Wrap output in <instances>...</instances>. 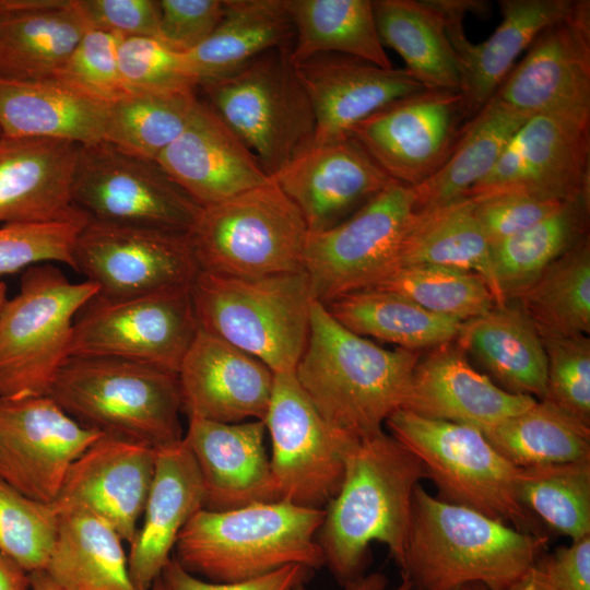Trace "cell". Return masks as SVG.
<instances>
[{
  "label": "cell",
  "instance_id": "6da1fadb",
  "mask_svg": "<svg viewBox=\"0 0 590 590\" xmlns=\"http://www.w3.org/2000/svg\"><path fill=\"white\" fill-rule=\"evenodd\" d=\"M423 479L417 457L384 430L350 445L342 485L323 508L317 533L324 566L342 587L366 574L373 542L386 545L402 566L413 494Z\"/></svg>",
  "mask_w": 590,
  "mask_h": 590
},
{
  "label": "cell",
  "instance_id": "7a4b0ae2",
  "mask_svg": "<svg viewBox=\"0 0 590 590\" xmlns=\"http://www.w3.org/2000/svg\"><path fill=\"white\" fill-rule=\"evenodd\" d=\"M547 543V534L522 531L444 502L418 484L401 576L414 590H448L470 582L511 590Z\"/></svg>",
  "mask_w": 590,
  "mask_h": 590
},
{
  "label": "cell",
  "instance_id": "3957f363",
  "mask_svg": "<svg viewBox=\"0 0 590 590\" xmlns=\"http://www.w3.org/2000/svg\"><path fill=\"white\" fill-rule=\"evenodd\" d=\"M421 354L377 345L343 327L316 300L294 374L330 425L363 437L384 430L387 418L402 408Z\"/></svg>",
  "mask_w": 590,
  "mask_h": 590
},
{
  "label": "cell",
  "instance_id": "277c9868",
  "mask_svg": "<svg viewBox=\"0 0 590 590\" xmlns=\"http://www.w3.org/2000/svg\"><path fill=\"white\" fill-rule=\"evenodd\" d=\"M324 509L287 500L213 511L200 509L180 531L173 557L201 579L229 583L258 578L287 565L324 566L317 542Z\"/></svg>",
  "mask_w": 590,
  "mask_h": 590
},
{
  "label": "cell",
  "instance_id": "5b68a950",
  "mask_svg": "<svg viewBox=\"0 0 590 590\" xmlns=\"http://www.w3.org/2000/svg\"><path fill=\"white\" fill-rule=\"evenodd\" d=\"M81 425L158 448L182 439L178 374L140 363L70 356L48 393Z\"/></svg>",
  "mask_w": 590,
  "mask_h": 590
},
{
  "label": "cell",
  "instance_id": "8992f818",
  "mask_svg": "<svg viewBox=\"0 0 590 590\" xmlns=\"http://www.w3.org/2000/svg\"><path fill=\"white\" fill-rule=\"evenodd\" d=\"M190 292L199 329L258 358L274 375L294 373L316 302L305 271L253 279L199 271Z\"/></svg>",
  "mask_w": 590,
  "mask_h": 590
},
{
  "label": "cell",
  "instance_id": "52a82bcc",
  "mask_svg": "<svg viewBox=\"0 0 590 590\" xmlns=\"http://www.w3.org/2000/svg\"><path fill=\"white\" fill-rule=\"evenodd\" d=\"M290 51V46L268 50L198 85L203 101L270 177L310 146L315 135L312 107Z\"/></svg>",
  "mask_w": 590,
  "mask_h": 590
},
{
  "label": "cell",
  "instance_id": "ba28073f",
  "mask_svg": "<svg viewBox=\"0 0 590 590\" xmlns=\"http://www.w3.org/2000/svg\"><path fill=\"white\" fill-rule=\"evenodd\" d=\"M307 225L270 179L201 208L188 233L200 271L253 279L304 271Z\"/></svg>",
  "mask_w": 590,
  "mask_h": 590
},
{
  "label": "cell",
  "instance_id": "9c48e42d",
  "mask_svg": "<svg viewBox=\"0 0 590 590\" xmlns=\"http://www.w3.org/2000/svg\"><path fill=\"white\" fill-rule=\"evenodd\" d=\"M389 434L413 452L439 499L479 511L519 530L546 534L520 504L518 468L480 430L399 409L386 421Z\"/></svg>",
  "mask_w": 590,
  "mask_h": 590
},
{
  "label": "cell",
  "instance_id": "30bf717a",
  "mask_svg": "<svg viewBox=\"0 0 590 590\" xmlns=\"http://www.w3.org/2000/svg\"><path fill=\"white\" fill-rule=\"evenodd\" d=\"M96 294L52 263L23 271L0 316V398L48 396L70 357L74 319Z\"/></svg>",
  "mask_w": 590,
  "mask_h": 590
},
{
  "label": "cell",
  "instance_id": "8fae6325",
  "mask_svg": "<svg viewBox=\"0 0 590 590\" xmlns=\"http://www.w3.org/2000/svg\"><path fill=\"white\" fill-rule=\"evenodd\" d=\"M72 203L87 221L182 234L201 210L156 161L105 140L79 144Z\"/></svg>",
  "mask_w": 590,
  "mask_h": 590
},
{
  "label": "cell",
  "instance_id": "7c38bea8",
  "mask_svg": "<svg viewBox=\"0 0 590 590\" xmlns=\"http://www.w3.org/2000/svg\"><path fill=\"white\" fill-rule=\"evenodd\" d=\"M413 211V188L393 181L335 226L308 232L304 271L315 299L324 305L375 287L397 269Z\"/></svg>",
  "mask_w": 590,
  "mask_h": 590
},
{
  "label": "cell",
  "instance_id": "4fadbf2b",
  "mask_svg": "<svg viewBox=\"0 0 590 590\" xmlns=\"http://www.w3.org/2000/svg\"><path fill=\"white\" fill-rule=\"evenodd\" d=\"M190 287L123 299L93 296L74 319L70 356L118 358L178 374L199 330Z\"/></svg>",
  "mask_w": 590,
  "mask_h": 590
},
{
  "label": "cell",
  "instance_id": "5bb4252c",
  "mask_svg": "<svg viewBox=\"0 0 590 590\" xmlns=\"http://www.w3.org/2000/svg\"><path fill=\"white\" fill-rule=\"evenodd\" d=\"M505 192L564 202L590 196V105L529 117L467 198Z\"/></svg>",
  "mask_w": 590,
  "mask_h": 590
},
{
  "label": "cell",
  "instance_id": "9a60e30c",
  "mask_svg": "<svg viewBox=\"0 0 590 590\" xmlns=\"http://www.w3.org/2000/svg\"><path fill=\"white\" fill-rule=\"evenodd\" d=\"M264 423L280 499L323 509L340 491L345 452L356 437L333 427L319 414L294 373L274 375Z\"/></svg>",
  "mask_w": 590,
  "mask_h": 590
},
{
  "label": "cell",
  "instance_id": "2e32d148",
  "mask_svg": "<svg viewBox=\"0 0 590 590\" xmlns=\"http://www.w3.org/2000/svg\"><path fill=\"white\" fill-rule=\"evenodd\" d=\"M73 269L107 299L191 286L200 271L188 234L94 221L76 237Z\"/></svg>",
  "mask_w": 590,
  "mask_h": 590
},
{
  "label": "cell",
  "instance_id": "e0dca14e",
  "mask_svg": "<svg viewBox=\"0 0 590 590\" xmlns=\"http://www.w3.org/2000/svg\"><path fill=\"white\" fill-rule=\"evenodd\" d=\"M469 119L460 91L425 88L385 105L349 135L392 180L416 187L445 163Z\"/></svg>",
  "mask_w": 590,
  "mask_h": 590
},
{
  "label": "cell",
  "instance_id": "ac0fdd59",
  "mask_svg": "<svg viewBox=\"0 0 590 590\" xmlns=\"http://www.w3.org/2000/svg\"><path fill=\"white\" fill-rule=\"evenodd\" d=\"M101 436L49 396L0 398V479L52 504L72 463Z\"/></svg>",
  "mask_w": 590,
  "mask_h": 590
},
{
  "label": "cell",
  "instance_id": "d6986e66",
  "mask_svg": "<svg viewBox=\"0 0 590 590\" xmlns=\"http://www.w3.org/2000/svg\"><path fill=\"white\" fill-rule=\"evenodd\" d=\"M493 97L528 117L590 105V2L544 28Z\"/></svg>",
  "mask_w": 590,
  "mask_h": 590
},
{
  "label": "cell",
  "instance_id": "ffe728a7",
  "mask_svg": "<svg viewBox=\"0 0 590 590\" xmlns=\"http://www.w3.org/2000/svg\"><path fill=\"white\" fill-rule=\"evenodd\" d=\"M271 179L296 205L308 232L335 226L394 181L350 135L311 144Z\"/></svg>",
  "mask_w": 590,
  "mask_h": 590
},
{
  "label": "cell",
  "instance_id": "44dd1931",
  "mask_svg": "<svg viewBox=\"0 0 590 590\" xmlns=\"http://www.w3.org/2000/svg\"><path fill=\"white\" fill-rule=\"evenodd\" d=\"M449 40L457 54L465 109L471 118L495 94L507 74L535 37L564 17L575 0H500L503 20L483 43L473 44L465 36L463 19L468 11L482 9L483 2L435 0Z\"/></svg>",
  "mask_w": 590,
  "mask_h": 590
},
{
  "label": "cell",
  "instance_id": "7402d4cb",
  "mask_svg": "<svg viewBox=\"0 0 590 590\" xmlns=\"http://www.w3.org/2000/svg\"><path fill=\"white\" fill-rule=\"evenodd\" d=\"M155 469V448L101 436L70 467L52 503L57 512L84 510L109 522L129 544Z\"/></svg>",
  "mask_w": 590,
  "mask_h": 590
},
{
  "label": "cell",
  "instance_id": "603a6c76",
  "mask_svg": "<svg viewBox=\"0 0 590 590\" xmlns=\"http://www.w3.org/2000/svg\"><path fill=\"white\" fill-rule=\"evenodd\" d=\"M182 411L220 423L264 421L273 371L258 358L198 330L178 370Z\"/></svg>",
  "mask_w": 590,
  "mask_h": 590
},
{
  "label": "cell",
  "instance_id": "cb8c5ba5",
  "mask_svg": "<svg viewBox=\"0 0 590 590\" xmlns=\"http://www.w3.org/2000/svg\"><path fill=\"white\" fill-rule=\"evenodd\" d=\"M155 161L200 208L271 179L246 144L199 98L185 129Z\"/></svg>",
  "mask_w": 590,
  "mask_h": 590
},
{
  "label": "cell",
  "instance_id": "d4e9b609",
  "mask_svg": "<svg viewBox=\"0 0 590 590\" xmlns=\"http://www.w3.org/2000/svg\"><path fill=\"white\" fill-rule=\"evenodd\" d=\"M535 401L500 388L473 368L467 354L450 342L421 354L401 409L485 434Z\"/></svg>",
  "mask_w": 590,
  "mask_h": 590
},
{
  "label": "cell",
  "instance_id": "484cf974",
  "mask_svg": "<svg viewBox=\"0 0 590 590\" xmlns=\"http://www.w3.org/2000/svg\"><path fill=\"white\" fill-rule=\"evenodd\" d=\"M294 66L315 116L312 144L349 137L385 105L425 90L405 68L385 69L343 55H318Z\"/></svg>",
  "mask_w": 590,
  "mask_h": 590
},
{
  "label": "cell",
  "instance_id": "4316f807",
  "mask_svg": "<svg viewBox=\"0 0 590 590\" xmlns=\"http://www.w3.org/2000/svg\"><path fill=\"white\" fill-rule=\"evenodd\" d=\"M188 418L184 440L201 475L204 509L223 511L281 500L264 447V421Z\"/></svg>",
  "mask_w": 590,
  "mask_h": 590
},
{
  "label": "cell",
  "instance_id": "83f0119b",
  "mask_svg": "<svg viewBox=\"0 0 590 590\" xmlns=\"http://www.w3.org/2000/svg\"><path fill=\"white\" fill-rule=\"evenodd\" d=\"M203 503L201 475L184 437L155 448V469L143 522L129 544V574L138 590H151L162 576L180 531L203 508Z\"/></svg>",
  "mask_w": 590,
  "mask_h": 590
},
{
  "label": "cell",
  "instance_id": "f1b7e54d",
  "mask_svg": "<svg viewBox=\"0 0 590 590\" xmlns=\"http://www.w3.org/2000/svg\"><path fill=\"white\" fill-rule=\"evenodd\" d=\"M79 144L49 138L0 141V225L46 223L81 213L72 203Z\"/></svg>",
  "mask_w": 590,
  "mask_h": 590
},
{
  "label": "cell",
  "instance_id": "f546056e",
  "mask_svg": "<svg viewBox=\"0 0 590 590\" xmlns=\"http://www.w3.org/2000/svg\"><path fill=\"white\" fill-rule=\"evenodd\" d=\"M87 30L74 0H0V76L54 79Z\"/></svg>",
  "mask_w": 590,
  "mask_h": 590
},
{
  "label": "cell",
  "instance_id": "4dcf8cb0",
  "mask_svg": "<svg viewBox=\"0 0 590 590\" xmlns=\"http://www.w3.org/2000/svg\"><path fill=\"white\" fill-rule=\"evenodd\" d=\"M456 344L472 355L504 390L541 400L546 385L542 338L517 299L496 304L462 322Z\"/></svg>",
  "mask_w": 590,
  "mask_h": 590
},
{
  "label": "cell",
  "instance_id": "1f68e13d",
  "mask_svg": "<svg viewBox=\"0 0 590 590\" xmlns=\"http://www.w3.org/2000/svg\"><path fill=\"white\" fill-rule=\"evenodd\" d=\"M108 105L61 82L0 76V129L10 138L104 140Z\"/></svg>",
  "mask_w": 590,
  "mask_h": 590
},
{
  "label": "cell",
  "instance_id": "d6a6232c",
  "mask_svg": "<svg viewBox=\"0 0 590 590\" xmlns=\"http://www.w3.org/2000/svg\"><path fill=\"white\" fill-rule=\"evenodd\" d=\"M293 38L287 0H225L214 31L184 56L199 85L236 71L268 50L288 47Z\"/></svg>",
  "mask_w": 590,
  "mask_h": 590
},
{
  "label": "cell",
  "instance_id": "836d02e7",
  "mask_svg": "<svg viewBox=\"0 0 590 590\" xmlns=\"http://www.w3.org/2000/svg\"><path fill=\"white\" fill-rule=\"evenodd\" d=\"M122 541L109 522L92 512H58L55 543L43 571L62 590H138Z\"/></svg>",
  "mask_w": 590,
  "mask_h": 590
},
{
  "label": "cell",
  "instance_id": "e575fe53",
  "mask_svg": "<svg viewBox=\"0 0 590 590\" xmlns=\"http://www.w3.org/2000/svg\"><path fill=\"white\" fill-rule=\"evenodd\" d=\"M411 264H437L473 272L485 281L496 303H504L495 280L492 244L475 216L470 198L413 211L401 241L397 268Z\"/></svg>",
  "mask_w": 590,
  "mask_h": 590
},
{
  "label": "cell",
  "instance_id": "d590c367",
  "mask_svg": "<svg viewBox=\"0 0 590 590\" xmlns=\"http://www.w3.org/2000/svg\"><path fill=\"white\" fill-rule=\"evenodd\" d=\"M373 8L384 47L393 49L425 88L461 92L459 60L435 0H376Z\"/></svg>",
  "mask_w": 590,
  "mask_h": 590
},
{
  "label": "cell",
  "instance_id": "8d00e7d4",
  "mask_svg": "<svg viewBox=\"0 0 590 590\" xmlns=\"http://www.w3.org/2000/svg\"><path fill=\"white\" fill-rule=\"evenodd\" d=\"M528 118L492 97L467 121L440 168L424 182L412 187L414 211L467 198L468 192L494 168Z\"/></svg>",
  "mask_w": 590,
  "mask_h": 590
},
{
  "label": "cell",
  "instance_id": "74e56055",
  "mask_svg": "<svg viewBox=\"0 0 590 590\" xmlns=\"http://www.w3.org/2000/svg\"><path fill=\"white\" fill-rule=\"evenodd\" d=\"M294 38L293 63L310 57L343 55L390 69L370 0H287Z\"/></svg>",
  "mask_w": 590,
  "mask_h": 590
},
{
  "label": "cell",
  "instance_id": "f35d334b",
  "mask_svg": "<svg viewBox=\"0 0 590 590\" xmlns=\"http://www.w3.org/2000/svg\"><path fill=\"white\" fill-rule=\"evenodd\" d=\"M324 306L350 331L410 351L422 352L455 342L462 324L380 288L356 291Z\"/></svg>",
  "mask_w": 590,
  "mask_h": 590
},
{
  "label": "cell",
  "instance_id": "ab89813d",
  "mask_svg": "<svg viewBox=\"0 0 590 590\" xmlns=\"http://www.w3.org/2000/svg\"><path fill=\"white\" fill-rule=\"evenodd\" d=\"M590 196L566 202L529 228L492 246L503 302L517 299L556 259L589 236Z\"/></svg>",
  "mask_w": 590,
  "mask_h": 590
},
{
  "label": "cell",
  "instance_id": "60d3db41",
  "mask_svg": "<svg viewBox=\"0 0 590 590\" xmlns=\"http://www.w3.org/2000/svg\"><path fill=\"white\" fill-rule=\"evenodd\" d=\"M484 436L516 468L590 459V425L544 400Z\"/></svg>",
  "mask_w": 590,
  "mask_h": 590
},
{
  "label": "cell",
  "instance_id": "b9f144b4",
  "mask_svg": "<svg viewBox=\"0 0 590 590\" xmlns=\"http://www.w3.org/2000/svg\"><path fill=\"white\" fill-rule=\"evenodd\" d=\"M540 335L590 332V239L556 259L517 298Z\"/></svg>",
  "mask_w": 590,
  "mask_h": 590
},
{
  "label": "cell",
  "instance_id": "7bdbcfd3",
  "mask_svg": "<svg viewBox=\"0 0 590 590\" xmlns=\"http://www.w3.org/2000/svg\"><path fill=\"white\" fill-rule=\"evenodd\" d=\"M197 101L196 88L130 93L108 105L104 140L155 161L185 129Z\"/></svg>",
  "mask_w": 590,
  "mask_h": 590
},
{
  "label": "cell",
  "instance_id": "ee69618b",
  "mask_svg": "<svg viewBox=\"0 0 590 590\" xmlns=\"http://www.w3.org/2000/svg\"><path fill=\"white\" fill-rule=\"evenodd\" d=\"M516 492L551 531L571 541L590 534V459L518 468Z\"/></svg>",
  "mask_w": 590,
  "mask_h": 590
},
{
  "label": "cell",
  "instance_id": "f6af8a7d",
  "mask_svg": "<svg viewBox=\"0 0 590 590\" xmlns=\"http://www.w3.org/2000/svg\"><path fill=\"white\" fill-rule=\"evenodd\" d=\"M371 288L396 293L435 315L460 322L479 317L497 304L477 274L437 264L399 267Z\"/></svg>",
  "mask_w": 590,
  "mask_h": 590
},
{
  "label": "cell",
  "instance_id": "bcb514c9",
  "mask_svg": "<svg viewBox=\"0 0 590 590\" xmlns=\"http://www.w3.org/2000/svg\"><path fill=\"white\" fill-rule=\"evenodd\" d=\"M58 512L0 479V553L27 574L43 571L55 543Z\"/></svg>",
  "mask_w": 590,
  "mask_h": 590
},
{
  "label": "cell",
  "instance_id": "7dc6e473",
  "mask_svg": "<svg viewBox=\"0 0 590 590\" xmlns=\"http://www.w3.org/2000/svg\"><path fill=\"white\" fill-rule=\"evenodd\" d=\"M87 219L78 213L46 223L0 225V276L58 262L73 269V248Z\"/></svg>",
  "mask_w": 590,
  "mask_h": 590
},
{
  "label": "cell",
  "instance_id": "c3c4849f",
  "mask_svg": "<svg viewBox=\"0 0 590 590\" xmlns=\"http://www.w3.org/2000/svg\"><path fill=\"white\" fill-rule=\"evenodd\" d=\"M546 354L547 401L590 425V339L586 334L541 335Z\"/></svg>",
  "mask_w": 590,
  "mask_h": 590
},
{
  "label": "cell",
  "instance_id": "681fc988",
  "mask_svg": "<svg viewBox=\"0 0 590 590\" xmlns=\"http://www.w3.org/2000/svg\"><path fill=\"white\" fill-rule=\"evenodd\" d=\"M121 38L110 32L87 30L54 80L107 105L130 94L118 67Z\"/></svg>",
  "mask_w": 590,
  "mask_h": 590
},
{
  "label": "cell",
  "instance_id": "f907efd6",
  "mask_svg": "<svg viewBox=\"0 0 590 590\" xmlns=\"http://www.w3.org/2000/svg\"><path fill=\"white\" fill-rule=\"evenodd\" d=\"M118 67L128 93L198 88L184 54L155 37H122Z\"/></svg>",
  "mask_w": 590,
  "mask_h": 590
},
{
  "label": "cell",
  "instance_id": "816d5d0a",
  "mask_svg": "<svg viewBox=\"0 0 590 590\" xmlns=\"http://www.w3.org/2000/svg\"><path fill=\"white\" fill-rule=\"evenodd\" d=\"M472 200L475 216L492 246L536 224L566 203L519 192Z\"/></svg>",
  "mask_w": 590,
  "mask_h": 590
},
{
  "label": "cell",
  "instance_id": "f5cc1de1",
  "mask_svg": "<svg viewBox=\"0 0 590 590\" xmlns=\"http://www.w3.org/2000/svg\"><path fill=\"white\" fill-rule=\"evenodd\" d=\"M158 36L168 48L186 54L202 44L223 16L225 0H158Z\"/></svg>",
  "mask_w": 590,
  "mask_h": 590
},
{
  "label": "cell",
  "instance_id": "db71d44e",
  "mask_svg": "<svg viewBox=\"0 0 590 590\" xmlns=\"http://www.w3.org/2000/svg\"><path fill=\"white\" fill-rule=\"evenodd\" d=\"M88 30L121 37L158 36V0H74Z\"/></svg>",
  "mask_w": 590,
  "mask_h": 590
},
{
  "label": "cell",
  "instance_id": "11a10c76",
  "mask_svg": "<svg viewBox=\"0 0 590 590\" xmlns=\"http://www.w3.org/2000/svg\"><path fill=\"white\" fill-rule=\"evenodd\" d=\"M312 569L287 565L264 576L229 583L206 581L186 571L174 558L165 566L162 578L168 590H305Z\"/></svg>",
  "mask_w": 590,
  "mask_h": 590
},
{
  "label": "cell",
  "instance_id": "9f6ffc18",
  "mask_svg": "<svg viewBox=\"0 0 590 590\" xmlns=\"http://www.w3.org/2000/svg\"><path fill=\"white\" fill-rule=\"evenodd\" d=\"M533 568L557 590H590V534L543 553Z\"/></svg>",
  "mask_w": 590,
  "mask_h": 590
},
{
  "label": "cell",
  "instance_id": "6f0895ef",
  "mask_svg": "<svg viewBox=\"0 0 590 590\" xmlns=\"http://www.w3.org/2000/svg\"><path fill=\"white\" fill-rule=\"evenodd\" d=\"M0 590H32L30 574L1 553Z\"/></svg>",
  "mask_w": 590,
  "mask_h": 590
},
{
  "label": "cell",
  "instance_id": "680465c9",
  "mask_svg": "<svg viewBox=\"0 0 590 590\" xmlns=\"http://www.w3.org/2000/svg\"><path fill=\"white\" fill-rule=\"evenodd\" d=\"M387 577L381 573L364 574L343 586L344 590H387ZM393 590H414L411 582L401 576L400 583Z\"/></svg>",
  "mask_w": 590,
  "mask_h": 590
},
{
  "label": "cell",
  "instance_id": "91938a15",
  "mask_svg": "<svg viewBox=\"0 0 590 590\" xmlns=\"http://www.w3.org/2000/svg\"><path fill=\"white\" fill-rule=\"evenodd\" d=\"M511 590H557L539 571L531 568Z\"/></svg>",
  "mask_w": 590,
  "mask_h": 590
},
{
  "label": "cell",
  "instance_id": "94428289",
  "mask_svg": "<svg viewBox=\"0 0 590 590\" xmlns=\"http://www.w3.org/2000/svg\"><path fill=\"white\" fill-rule=\"evenodd\" d=\"M30 582L32 590H62L56 586L44 571L30 574Z\"/></svg>",
  "mask_w": 590,
  "mask_h": 590
},
{
  "label": "cell",
  "instance_id": "6125c7cd",
  "mask_svg": "<svg viewBox=\"0 0 590 590\" xmlns=\"http://www.w3.org/2000/svg\"><path fill=\"white\" fill-rule=\"evenodd\" d=\"M448 590H494L483 583L480 582H470L464 585H459L453 588H450Z\"/></svg>",
  "mask_w": 590,
  "mask_h": 590
},
{
  "label": "cell",
  "instance_id": "be15d7a7",
  "mask_svg": "<svg viewBox=\"0 0 590 590\" xmlns=\"http://www.w3.org/2000/svg\"><path fill=\"white\" fill-rule=\"evenodd\" d=\"M7 292H8L7 284L3 281H0V316L4 307V304L7 299L9 298Z\"/></svg>",
  "mask_w": 590,
  "mask_h": 590
},
{
  "label": "cell",
  "instance_id": "e7e4bbea",
  "mask_svg": "<svg viewBox=\"0 0 590 590\" xmlns=\"http://www.w3.org/2000/svg\"><path fill=\"white\" fill-rule=\"evenodd\" d=\"M151 590H168V588H167L165 581L163 580L162 576L154 581Z\"/></svg>",
  "mask_w": 590,
  "mask_h": 590
},
{
  "label": "cell",
  "instance_id": "03108f58",
  "mask_svg": "<svg viewBox=\"0 0 590 590\" xmlns=\"http://www.w3.org/2000/svg\"><path fill=\"white\" fill-rule=\"evenodd\" d=\"M3 137H4V135H3V133H2V131H1V129H0V141H1V139H2Z\"/></svg>",
  "mask_w": 590,
  "mask_h": 590
}]
</instances>
